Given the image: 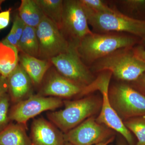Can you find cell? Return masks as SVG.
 Listing matches in <instances>:
<instances>
[{"instance_id":"cell-28","label":"cell","mask_w":145,"mask_h":145,"mask_svg":"<svg viewBox=\"0 0 145 145\" xmlns=\"http://www.w3.org/2000/svg\"><path fill=\"white\" fill-rule=\"evenodd\" d=\"M133 52L135 57L145 63V48L143 45H138L133 47Z\"/></svg>"},{"instance_id":"cell-23","label":"cell","mask_w":145,"mask_h":145,"mask_svg":"<svg viewBox=\"0 0 145 145\" xmlns=\"http://www.w3.org/2000/svg\"><path fill=\"white\" fill-rule=\"evenodd\" d=\"M119 2L130 14L145 16V0H123Z\"/></svg>"},{"instance_id":"cell-21","label":"cell","mask_w":145,"mask_h":145,"mask_svg":"<svg viewBox=\"0 0 145 145\" xmlns=\"http://www.w3.org/2000/svg\"><path fill=\"white\" fill-rule=\"evenodd\" d=\"M125 126L137 137L136 145H145V116H141L124 121Z\"/></svg>"},{"instance_id":"cell-6","label":"cell","mask_w":145,"mask_h":145,"mask_svg":"<svg viewBox=\"0 0 145 145\" xmlns=\"http://www.w3.org/2000/svg\"><path fill=\"white\" fill-rule=\"evenodd\" d=\"M105 72L96 79L88 88V92L89 94L91 92L98 90L102 94V106L100 113L96 119V121L120 133L129 145H134V140L131 133L125 126L123 122L110 103L108 92L112 74L108 71H105Z\"/></svg>"},{"instance_id":"cell-4","label":"cell","mask_w":145,"mask_h":145,"mask_svg":"<svg viewBox=\"0 0 145 145\" xmlns=\"http://www.w3.org/2000/svg\"><path fill=\"white\" fill-rule=\"evenodd\" d=\"M83 7L89 25L96 33L125 32L140 39L145 36V20L135 19L115 9L112 12H95Z\"/></svg>"},{"instance_id":"cell-33","label":"cell","mask_w":145,"mask_h":145,"mask_svg":"<svg viewBox=\"0 0 145 145\" xmlns=\"http://www.w3.org/2000/svg\"><path fill=\"white\" fill-rule=\"evenodd\" d=\"M140 42L142 43L143 44L145 45V36L143 37L142 39H141Z\"/></svg>"},{"instance_id":"cell-1","label":"cell","mask_w":145,"mask_h":145,"mask_svg":"<svg viewBox=\"0 0 145 145\" xmlns=\"http://www.w3.org/2000/svg\"><path fill=\"white\" fill-rule=\"evenodd\" d=\"M140 42L139 38L134 36L93 32L80 41L77 44V49L86 65L92 64L118 50L133 48Z\"/></svg>"},{"instance_id":"cell-5","label":"cell","mask_w":145,"mask_h":145,"mask_svg":"<svg viewBox=\"0 0 145 145\" xmlns=\"http://www.w3.org/2000/svg\"><path fill=\"white\" fill-rule=\"evenodd\" d=\"M110 103L123 121L145 116V96L125 83H117L109 87Z\"/></svg>"},{"instance_id":"cell-9","label":"cell","mask_w":145,"mask_h":145,"mask_svg":"<svg viewBox=\"0 0 145 145\" xmlns=\"http://www.w3.org/2000/svg\"><path fill=\"white\" fill-rule=\"evenodd\" d=\"M36 29L39 44V59L50 60L68 49L69 42L60 29L46 16Z\"/></svg>"},{"instance_id":"cell-7","label":"cell","mask_w":145,"mask_h":145,"mask_svg":"<svg viewBox=\"0 0 145 145\" xmlns=\"http://www.w3.org/2000/svg\"><path fill=\"white\" fill-rule=\"evenodd\" d=\"M77 44L69 42L66 51L52 58L50 61L61 75L87 87L91 85L96 79L90 68L80 57L77 49Z\"/></svg>"},{"instance_id":"cell-3","label":"cell","mask_w":145,"mask_h":145,"mask_svg":"<svg viewBox=\"0 0 145 145\" xmlns=\"http://www.w3.org/2000/svg\"><path fill=\"white\" fill-rule=\"evenodd\" d=\"M133 48H122L97 60L90 69L92 72L108 71L122 82L136 80L145 72V63L133 54Z\"/></svg>"},{"instance_id":"cell-17","label":"cell","mask_w":145,"mask_h":145,"mask_svg":"<svg viewBox=\"0 0 145 145\" xmlns=\"http://www.w3.org/2000/svg\"><path fill=\"white\" fill-rule=\"evenodd\" d=\"M19 51L4 41H0V74L7 78L19 64Z\"/></svg>"},{"instance_id":"cell-2","label":"cell","mask_w":145,"mask_h":145,"mask_svg":"<svg viewBox=\"0 0 145 145\" xmlns=\"http://www.w3.org/2000/svg\"><path fill=\"white\" fill-rule=\"evenodd\" d=\"M63 104V109L48 112L47 116L50 121L65 133L100 112L102 98L90 95L74 101H65Z\"/></svg>"},{"instance_id":"cell-25","label":"cell","mask_w":145,"mask_h":145,"mask_svg":"<svg viewBox=\"0 0 145 145\" xmlns=\"http://www.w3.org/2000/svg\"><path fill=\"white\" fill-rule=\"evenodd\" d=\"M25 26V24L21 20L18 15H16L12 27L14 29L18 42L22 35Z\"/></svg>"},{"instance_id":"cell-11","label":"cell","mask_w":145,"mask_h":145,"mask_svg":"<svg viewBox=\"0 0 145 145\" xmlns=\"http://www.w3.org/2000/svg\"><path fill=\"white\" fill-rule=\"evenodd\" d=\"M113 130L89 117L74 128L64 133L65 142L73 145H93L114 137Z\"/></svg>"},{"instance_id":"cell-20","label":"cell","mask_w":145,"mask_h":145,"mask_svg":"<svg viewBox=\"0 0 145 145\" xmlns=\"http://www.w3.org/2000/svg\"><path fill=\"white\" fill-rule=\"evenodd\" d=\"M45 16L60 29L63 10V0H35Z\"/></svg>"},{"instance_id":"cell-13","label":"cell","mask_w":145,"mask_h":145,"mask_svg":"<svg viewBox=\"0 0 145 145\" xmlns=\"http://www.w3.org/2000/svg\"><path fill=\"white\" fill-rule=\"evenodd\" d=\"M29 137L31 145H65V143L63 133L42 117L33 120Z\"/></svg>"},{"instance_id":"cell-36","label":"cell","mask_w":145,"mask_h":145,"mask_svg":"<svg viewBox=\"0 0 145 145\" xmlns=\"http://www.w3.org/2000/svg\"><path fill=\"white\" fill-rule=\"evenodd\" d=\"M1 74H0V76H1Z\"/></svg>"},{"instance_id":"cell-35","label":"cell","mask_w":145,"mask_h":145,"mask_svg":"<svg viewBox=\"0 0 145 145\" xmlns=\"http://www.w3.org/2000/svg\"><path fill=\"white\" fill-rule=\"evenodd\" d=\"M4 1H3V0H0V10L1 9V6L2 4Z\"/></svg>"},{"instance_id":"cell-16","label":"cell","mask_w":145,"mask_h":145,"mask_svg":"<svg viewBox=\"0 0 145 145\" xmlns=\"http://www.w3.org/2000/svg\"><path fill=\"white\" fill-rule=\"evenodd\" d=\"M0 145H31L26 126L10 123L0 132Z\"/></svg>"},{"instance_id":"cell-12","label":"cell","mask_w":145,"mask_h":145,"mask_svg":"<svg viewBox=\"0 0 145 145\" xmlns=\"http://www.w3.org/2000/svg\"><path fill=\"white\" fill-rule=\"evenodd\" d=\"M42 83L39 94L42 96L68 99L86 95L87 87L81 85L64 77L53 65L48 71Z\"/></svg>"},{"instance_id":"cell-29","label":"cell","mask_w":145,"mask_h":145,"mask_svg":"<svg viewBox=\"0 0 145 145\" xmlns=\"http://www.w3.org/2000/svg\"><path fill=\"white\" fill-rule=\"evenodd\" d=\"M3 40L18 48V41L13 27H11L10 32Z\"/></svg>"},{"instance_id":"cell-19","label":"cell","mask_w":145,"mask_h":145,"mask_svg":"<svg viewBox=\"0 0 145 145\" xmlns=\"http://www.w3.org/2000/svg\"><path fill=\"white\" fill-rule=\"evenodd\" d=\"M18 49L19 52L38 58L39 44L36 28L25 26L18 42Z\"/></svg>"},{"instance_id":"cell-8","label":"cell","mask_w":145,"mask_h":145,"mask_svg":"<svg viewBox=\"0 0 145 145\" xmlns=\"http://www.w3.org/2000/svg\"><path fill=\"white\" fill-rule=\"evenodd\" d=\"M60 29L69 42L77 44L93 32L89 29L87 17L80 0L63 1Z\"/></svg>"},{"instance_id":"cell-32","label":"cell","mask_w":145,"mask_h":145,"mask_svg":"<svg viewBox=\"0 0 145 145\" xmlns=\"http://www.w3.org/2000/svg\"><path fill=\"white\" fill-rule=\"evenodd\" d=\"M118 145H127L125 142L123 141H120L118 142Z\"/></svg>"},{"instance_id":"cell-30","label":"cell","mask_w":145,"mask_h":145,"mask_svg":"<svg viewBox=\"0 0 145 145\" xmlns=\"http://www.w3.org/2000/svg\"><path fill=\"white\" fill-rule=\"evenodd\" d=\"M8 86L7 78L0 76V98L6 93H8Z\"/></svg>"},{"instance_id":"cell-31","label":"cell","mask_w":145,"mask_h":145,"mask_svg":"<svg viewBox=\"0 0 145 145\" xmlns=\"http://www.w3.org/2000/svg\"><path fill=\"white\" fill-rule=\"evenodd\" d=\"M114 139V136L111 137V138H110L108 140H106V141H105V142H102L99 143V144H97L95 145H110V144L113 142Z\"/></svg>"},{"instance_id":"cell-24","label":"cell","mask_w":145,"mask_h":145,"mask_svg":"<svg viewBox=\"0 0 145 145\" xmlns=\"http://www.w3.org/2000/svg\"><path fill=\"white\" fill-rule=\"evenodd\" d=\"M84 8L95 12H109L114 10L101 0H80Z\"/></svg>"},{"instance_id":"cell-10","label":"cell","mask_w":145,"mask_h":145,"mask_svg":"<svg viewBox=\"0 0 145 145\" xmlns=\"http://www.w3.org/2000/svg\"><path fill=\"white\" fill-rule=\"evenodd\" d=\"M63 101L59 98L45 96L38 94L31 95L14 104L9 110L10 121L26 126L28 120L42 112L53 110L62 106Z\"/></svg>"},{"instance_id":"cell-14","label":"cell","mask_w":145,"mask_h":145,"mask_svg":"<svg viewBox=\"0 0 145 145\" xmlns=\"http://www.w3.org/2000/svg\"><path fill=\"white\" fill-rule=\"evenodd\" d=\"M8 93L13 104L23 101L31 91V79L20 64L7 78Z\"/></svg>"},{"instance_id":"cell-15","label":"cell","mask_w":145,"mask_h":145,"mask_svg":"<svg viewBox=\"0 0 145 145\" xmlns=\"http://www.w3.org/2000/svg\"><path fill=\"white\" fill-rule=\"evenodd\" d=\"M19 64L25 71L34 86L40 85L52 65L50 60L40 59L19 52Z\"/></svg>"},{"instance_id":"cell-27","label":"cell","mask_w":145,"mask_h":145,"mask_svg":"<svg viewBox=\"0 0 145 145\" xmlns=\"http://www.w3.org/2000/svg\"><path fill=\"white\" fill-rule=\"evenodd\" d=\"M11 9L5 10L0 12V30L7 27L9 24L10 20Z\"/></svg>"},{"instance_id":"cell-22","label":"cell","mask_w":145,"mask_h":145,"mask_svg":"<svg viewBox=\"0 0 145 145\" xmlns=\"http://www.w3.org/2000/svg\"><path fill=\"white\" fill-rule=\"evenodd\" d=\"M10 100L8 93L0 98V132L10 123L9 117Z\"/></svg>"},{"instance_id":"cell-18","label":"cell","mask_w":145,"mask_h":145,"mask_svg":"<svg viewBox=\"0 0 145 145\" xmlns=\"http://www.w3.org/2000/svg\"><path fill=\"white\" fill-rule=\"evenodd\" d=\"M18 11L25 25L35 28L45 16L35 0H22Z\"/></svg>"},{"instance_id":"cell-26","label":"cell","mask_w":145,"mask_h":145,"mask_svg":"<svg viewBox=\"0 0 145 145\" xmlns=\"http://www.w3.org/2000/svg\"><path fill=\"white\" fill-rule=\"evenodd\" d=\"M131 83L130 85L133 88L145 96V72L136 80Z\"/></svg>"},{"instance_id":"cell-34","label":"cell","mask_w":145,"mask_h":145,"mask_svg":"<svg viewBox=\"0 0 145 145\" xmlns=\"http://www.w3.org/2000/svg\"><path fill=\"white\" fill-rule=\"evenodd\" d=\"M65 145H73L72 144H71V143L68 142H65Z\"/></svg>"}]
</instances>
